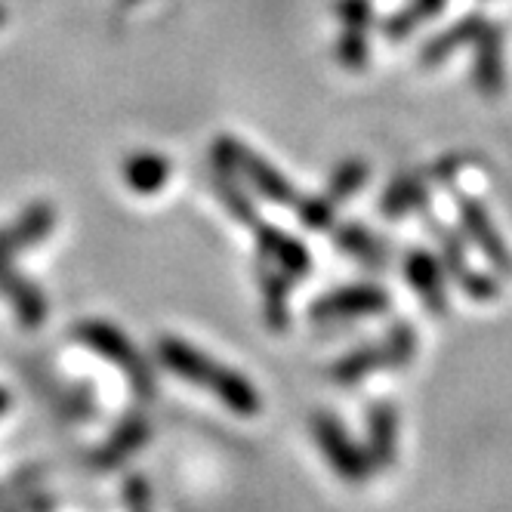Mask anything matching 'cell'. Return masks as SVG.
I'll return each mask as SVG.
<instances>
[{
	"label": "cell",
	"instance_id": "6",
	"mask_svg": "<svg viewBox=\"0 0 512 512\" xmlns=\"http://www.w3.org/2000/svg\"><path fill=\"white\" fill-rule=\"evenodd\" d=\"M389 309V294L377 284H349L340 290H331L321 300L312 303L309 318L312 321H346V318H368L383 315Z\"/></svg>",
	"mask_w": 512,
	"mask_h": 512
},
{
	"label": "cell",
	"instance_id": "21",
	"mask_svg": "<svg viewBox=\"0 0 512 512\" xmlns=\"http://www.w3.org/2000/svg\"><path fill=\"white\" fill-rule=\"evenodd\" d=\"M448 0H411L405 10H398L389 22H386V34L389 41H405L411 31H417L423 22H429L432 16L442 13V7Z\"/></svg>",
	"mask_w": 512,
	"mask_h": 512
},
{
	"label": "cell",
	"instance_id": "9",
	"mask_svg": "<svg viewBox=\"0 0 512 512\" xmlns=\"http://www.w3.org/2000/svg\"><path fill=\"white\" fill-rule=\"evenodd\" d=\"M429 229L435 232L438 247H442V266L460 281V287L466 290V294H469L472 300H497L500 284H497L488 272H475V269H469V263H466V247H463L460 235L448 232L442 223H432V219H429Z\"/></svg>",
	"mask_w": 512,
	"mask_h": 512
},
{
	"label": "cell",
	"instance_id": "15",
	"mask_svg": "<svg viewBox=\"0 0 512 512\" xmlns=\"http://www.w3.org/2000/svg\"><path fill=\"white\" fill-rule=\"evenodd\" d=\"M482 22H485V16L469 13V16L457 19L451 28H445L442 34H435V38L420 50V65L423 68H435V65H442L445 59H451L460 47H469L475 34H479Z\"/></svg>",
	"mask_w": 512,
	"mask_h": 512
},
{
	"label": "cell",
	"instance_id": "16",
	"mask_svg": "<svg viewBox=\"0 0 512 512\" xmlns=\"http://www.w3.org/2000/svg\"><path fill=\"white\" fill-rule=\"evenodd\" d=\"M124 179L136 195H155L167 186L170 161L158 152H133L124 164Z\"/></svg>",
	"mask_w": 512,
	"mask_h": 512
},
{
	"label": "cell",
	"instance_id": "1",
	"mask_svg": "<svg viewBox=\"0 0 512 512\" xmlns=\"http://www.w3.org/2000/svg\"><path fill=\"white\" fill-rule=\"evenodd\" d=\"M155 355L170 374L213 392L232 414H238V417L260 414V392L250 386V380L244 374L226 368V364L207 358L192 343L179 340V337H161L155 343Z\"/></svg>",
	"mask_w": 512,
	"mask_h": 512
},
{
	"label": "cell",
	"instance_id": "5",
	"mask_svg": "<svg viewBox=\"0 0 512 512\" xmlns=\"http://www.w3.org/2000/svg\"><path fill=\"white\" fill-rule=\"evenodd\" d=\"M312 429H315V438H318V445H321L327 463H331L349 485H361L364 479H368V475H371V460H368V454H364L352 442L349 432L343 429V423L337 417L315 414Z\"/></svg>",
	"mask_w": 512,
	"mask_h": 512
},
{
	"label": "cell",
	"instance_id": "3",
	"mask_svg": "<svg viewBox=\"0 0 512 512\" xmlns=\"http://www.w3.org/2000/svg\"><path fill=\"white\" fill-rule=\"evenodd\" d=\"M78 337H81L87 346H93L105 361L118 364V368L127 374V380H130V386H133V392H136L139 398L149 401V398L155 395V374H152V368H149V361H145V358L133 349V343L118 331V327L105 324V321H87V324L78 327Z\"/></svg>",
	"mask_w": 512,
	"mask_h": 512
},
{
	"label": "cell",
	"instance_id": "4",
	"mask_svg": "<svg viewBox=\"0 0 512 512\" xmlns=\"http://www.w3.org/2000/svg\"><path fill=\"white\" fill-rule=\"evenodd\" d=\"M454 207H457V216H460V226L466 232V238L485 253V260L503 272V275H512V250L509 244L503 241L497 223L491 219L488 207L482 201H475L472 195H454Z\"/></svg>",
	"mask_w": 512,
	"mask_h": 512
},
{
	"label": "cell",
	"instance_id": "17",
	"mask_svg": "<svg viewBox=\"0 0 512 512\" xmlns=\"http://www.w3.org/2000/svg\"><path fill=\"white\" fill-rule=\"evenodd\" d=\"M210 179H213V192L216 198L223 201V207L229 210L232 219L244 226H256L260 219H256V210H253V201L244 195V189L238 186V176L232 170H226L223 164H213L210 167Z\"/></svg>",
	"mask_w": 512,
	"mask_h": 512
},
{
	"label": "cell",
	"instance_id": "22",
	"mask_svg": "<svg viewBox=\"0 0 512 512\" xmlns=\"http://www.w3.org/2000/svg\"><path fill=\"white\" fill-rule=\"evenodd\" d=\"M340 65L346 71H361L371 59V41H368V28H346L343 25V34L337 38V47H334Z\"/></svg>",
	"mask_w": 512,
	"mask_h": 512
},
{
	"label": "cell",
	"instance_id": "8",
	"mask_svg": "<svg viewBox=\"0 0 512 512\" xmlns=\"http://www.w3.org/2000/svg\"><path fill=\"white\" fill-rule=\"evenodd\" d=\"M405 278L417 290L429 315L445 318L448 315V284H445V266L442 256H435L423 247H414L405 253Z\"/></svg>",
	"mask_w": 512,
	"mask_h": 512
},
{
	"label": "cell",
	"instance_id": "11",
	"mask_svg": "<svg viewBox=\"0 0 512 512\" xmlns=\"http://www.w3.org/2000/svg\"><path fill=\"white\" fill-rule=\"evenodd\" d=\"M429 201V170L426 173H398L380 195V213L386 219H401L423 210Z\"/></svg>",
	"mask_w": 512,
	"mask_h": 512
},
{
	"label": "cell",
	"instance_id": "12",
	"mask_svg": "<svg viewBox=\"0 0 512 512\" xmlns=\"http://www.w3.org/2000/svg\"><path fill=\"white\" fill-rule=\"evenodd\" d=\"M398 442V414L392 401H374L368 414V460L371 466L389 469Z\"/></svg>",
	"mask_w": 512,
	"mask_h": 512
},
{
	"label": "cell",
	"instance_id": "23",
	"mask_svg": "<svg viewBox=\"0 0 512 512\" xmlns=\"http://www.w3.org/2000/svg\"><path fill=\"white\" fill-rule=\"evenodd\" d=\"M383 346H386L389 368H405V364L417 352V331H414V324H408V321L392 324V331L386 334Z\"/></svg>",
	"mask_w": 512,
	"mask_h": 512
},
{
	"label": "cell",
	"instance_id": "2",
	"mask_svg": "<svg viewBox=\"0 0 512 512\" xmlns=\"http://www.w3.org/2000/svg\"><path fill=\"white\" fill-rule=\"evenodd\" d=\"M210 158H213V164H223L238 179H244L247 186L256 195H263L266 201H272L278 207H297L300 192L294 189V182H290L281 170H275L266 158H260L253 149H247L241 139L219 136L210 145Z\"/></svg>",
	"mask_w": 512,
	"mask_h": 512
},
{
	"label": "cell",
	"instance_id": "28",
	"mask_svg": "<svg viewBox=\"0 0 512 512\" xmlns=\"http://www.w3.org/2000/svg\"><path fill=\"white\" fill-rule=\"evenodd\" d=\"M10 408V395L4 392V389H0V414H4Z\"/></svg>",
	"mask_w": 512,
	"mask_h": 512
},
{
	"label": "cell",
	"instance_id": "25",
	"mask_svg": "<svg viewBox=\"0 0 512 512\" xmlns=\"http://www.w3.org/2000/svg\"><path fill=\"white\" fill-rule=\"evenodd\" d=\"M337 16L346 28H368L374 22L371 0H337Z\"/></svg>",
	"mask_w": 512,
	"mask_h": 512
},
{
	"label": "cell",
	"instance_id": "13",
	"mask_svg": "<svg viewBox=\"0 0 512 512\" xmlns=\"http://www.w3.org/2000/svg\"><path fill=\"white\" fill-rule=\"evenodd\" d=\"M290 287L294 278L284 275L278 266L260 260V294H263V318L275 334L290 324Z\"/></svg>",
	"mask_w": 512,
	"mask_h": 512
},
{
	"label": "cell",
	"instance_id": "24",
	"mask_svg": "<svg viewBox=\"0 0 512 512\" xmlns=\"http://www.w3.org/2000/svg\"><path fill=\"white\" fill-rule=\"evenodd\" d=\"M334 213L337 207L334 204H327L324 195H315V198H300L297 201V216H300V223L312 232H324V229H331L334 226Z\"/></svg>",
	"mask_w": 512,
	"mask_h": 512
},
{
	"label": "cell",
	"instance_id": "10",
	"mask_svg": "<svg viewBox=\"0 0 512 512\" xmlns=\"http://www.w3.org/2000/svg\"><path fill=\"white\" fill-rule=\"evenodd\" d=\"M253 229H256V260L278 266L284 275L294 278V284L312 272V256L297 238L284 235L272 223H256Z\"/></svg>",
	"mask_w": 512,
	"mask_h": 512
},
{
	"label": "cell",
	"instance_id": "18",
	"mask_svg": "<svg viewBox=\"0 0 512 512\" xmlns=\"http://www.w3.org/2000/svg\"><path fill=\"white\" fill-rule=\"evenodd\" d=\"M380 368H389V358H386V346L383 343H371V346H361V349H352L346 358H340L334 368H331V377L334 383L340 386H352L355 380L368 377Z\"/></svg>",
	"mask_w": 512,
	"mask_h": 512
},
{
	"label": "cell",
	"instance_id": "7",
	"mask_svg": "<svg viewBox=\"0 0 512 512\" xmlns=\"http://www.w3.org/2000/svg\"><path fill=\"white\" fill-rule=\"evenodd\" d=\"M475 50L472 62V84L485 99H497L506 87V65H503V31L497 22L485 19L479 34L469 44Z\"/></svg>",
	"mask_w": 512,
	"mask_h": 512
},
{
	"label": "cell",
	"instance_id": "26",
	"mask_svg": "<svg viewBox=\"0 0 512 512\" xmlns=\"http://www.w3.org/2000/svg\"><path fill=\"white\" fill-rule=\"evenodd\" d=\"M124 500H127V512H152V491L145 475H130L124 482Z\"/></svg>",
	"mask_w": 512,
	"mask_h": 512
},
{
	"label": "cell",
	"instance_id": "20",
	"mask_svg": "<svg viewBox=\"0 0 512 512\" xmlns=\"http://www.w3.org/2000/svg\"><path fill=\"white\" fill-rule=\"evenodd\" d=\"M371 176V167L364 158H346L334 173L327 179V192H324V201L327 204H343L346 198H352L358 189H364V182Z\"/></svg>",
	"mask_w": 512,
	"mask_h": 512
},
{
	"label": "cell",
	"instance_id": "14",
	"mask_svg": "<svg viewBox=\"0 0 512 512\" xmlns=\"http://www.w3.org/2000/svg\"><path fill=\"white\" fill-rule=\"evenodd\" d=\"M334 244L349 253L355 263L361 266H368V269H383L389 263V247L371 232V229H364L358 223H343L331 232Z\"/></svg>",
	"mask_w": 512,
	"mask_h": 512
},
{
	"label": "cell",
	"instance_id": "27",
	"mask_svg": "<svg viewBox=\"0 0 512 512\" xmlns=\"http://www.w3.org/2000/svg\"><path fill=\"white\" fill-rule=\"evenodd\" d=\"M47 506H50L47 497H31V500H25V503H19V506H10L7 512H41V509H47Z\"/></svg>",
	"mask_w": 512,
	"mask_h": 512
},
{
	"label": "cell",
	"instance_id": "19",
	"mask_svg": "<svg viewBox=\"0 0 512 512\" xmlns=\"http://www.w3.org/2000/svg\"><path fill=\"white\" fill-rule=\"evenodd\" d=\"M149 432H152V426H149V420H145L142 414L127 417V420L121 423V429L112 435V442H108V445L96 454V463H99V466H115V463H121L127 454H133L136 448H142L145 442H149Z\"/></svg>",
	"mask_w": 512,
	"mask_h": 512
}]
</instances>
